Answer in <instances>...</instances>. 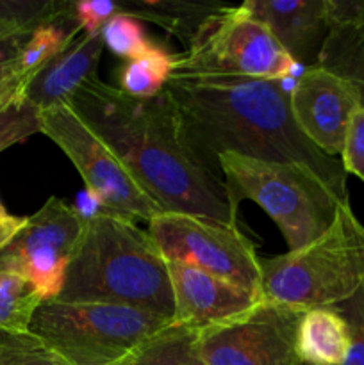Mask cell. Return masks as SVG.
Segmentation results:
<instances>
[{"instance_id": "7", "label": "cell", "mask_w": 364, "mask_h": 365, "mask_svg": "<svg viewBox=\"0 0 364 365\" xmlns=\"http://www.w3.org/2000/svg\"><path fill=\"white\" fill-rule=\"evenodd\" d=\"M305 71L270 29L243 6H225L200 25L188 50L175 56L173 73L241 75L284 81Z\"/></svg>"}, {"instance_id": "32", "label": "cell", "mask_w": 364, "mask_h": 365, "mask_svg": "<svg viewBox=\"0 0 364 365\" xmlns=\"http://www.w3.org/2000/svg\"><path fill=\"white\" fill-rule=\"evenodd\" d=\"M25 223H27V217H18L9 214L4 207L2 200H0V250L9 245L11 239L24 228Z\"/></svg>"}, {"instance_id": "18", "label": "cell", "mask_w": 364, "mask_h": 365, "mask_svg": "<svg viewBox=\"0 0 364 365\" xmlns=\"http://www.w3.org/2000/svg\"><path fill=\"white\" fill-rule=\"evenodd\" d=\"M118 13L159 25L170 34L191 41L200 25L225 7L221 2L189 0H116Z\"/></svg>"}, {"instance_id": "8", "label": "cell", "mask_w": 364, "mask_h": 365, "mask_svg": "<svg viewBox=\"0 0 364 365\" xmlns=\"http://www.w3.org/2000/svg\"><path fill=\"white\" fill-rule=\"evenodd\" d=\"M41 134L52 139L74 163L86 189L103 212L146 223L163 214L139 187L116 153L74 113L68 103L41 110Z\"/></svg>"}, {"instance_id": "17", "label": "cell", "mask_w": 364, "mask_h": 365, "mask_svg": "<svg viewBox=\"0 0 364 365\" xmlns=\"http://www.w3.org/2000/svg\"><path fill=\"white\" fill-rule=\"evenodd\" d=\"M350 349V330L334 307L303 312L296 334V353L307 365H343Z\"/></svg>"}, {"instance_id": "10", "label": "cell", "mask_w": 364, "mask_h": 365, "mask_svg": "<svg viewBox=\"0 0 364 365\" xmlns=\"http://www.w3.org/2000/svg\"><path fill=\"white\" fill-rule=\"evenodd\" d=\"M303 309L263 299L218 327L196 331L207 365H300L296 334Z\"/></svg>"}, {"instance_id": "6", "label": "cell", "mask_w": 364, "mask_h": 365, "mask_svg": "<svg viewBox=\"0 0 364 365\" xmlns=\"http://www.w3.org/2000/svg\"><path fill=\"white\" fill-rule=\"evenodd\" d=\"M171 319L132 307L46 299L31 331L70 365H123Z\"/></svg>"}, {"instance_id": "20", "label": "cell", "mask_w": 364, "mask_h": 365, "mask_svg": "<svg viewBox=\"0 0 364 365\" xmlns=\"http://www.w3.org/2000/svg\"><path fill=\"white\" fill-rule=\"evenodd\" d=\"M175 56L163 46L152 45L136 59H128L118 71L120 89L134 98H153L166 88L168 78L173 73Z\"/></svg>"}, {"instance_id": "13", "label": "cell", "mask_w": 364, "mask_h": 365, "mask_svg": "<svg viewBox=\"0 0 364 365\" xmlns=\"http://www.w3.org/2000/svg\"><path fill=\"white\" fill-rule=\"evenodd\" d=\"M166 264L173 291V327L207 330L248 312L264 299L189 264Z\"/></svg>"}, {"instance_id": "25", "label": "cell", "mask_w": 364, "mask_h": 365, "mask_svg": "<svg viewBox=\"0 0 364 365\" xmlns=\"http://www.w3.org/2000/svg\"><path fill=\"white\" fill-rule=\"evenodd\" d=\"M0 365H70L41 339L29 334L0 331Z\"/></svg>"}, {"instance_id": "21", "label": "cell", "mask_w": 364, "mask_h": 365, "mask_svg": "<svg viewBox=\"0 0 364 365\" xmlns=\"http://www.w3.org/2000/svg\"><path fill=\"white\" fill-rule=\"evenodd\" d=\"M45 302L32 282L21 274L0 271V331L29 334L36 310Z\"/></svg>"}, {"instance_id": "11", "label": "cell", "mask_w": 364, "mask_h": 365, "mask_svg": "<svg viewBox=\"0 0 364 365\" xmlns=\"http://www.w3.org/2000/svg\"><path fill=\"white\" fill-rule=\"evenodd\" d=\"M81 210L57 196L27 217L20 232L0 250V271L21 274L43 298H59L74 250L84 228Z\"/></svg>"}, {"instance_id": "2", "label": "cell", "mask_w": 364, "mask_h": 365, "mask_svg": "<svg viewBox=\"0 0 364 365\" xmlns=\"http://www.w3.org/2000/svg\"><path fill=\"white\" fill-rule=\"evenodd\" d=\"M284 81L171 73L164 91L191 148L216 173L221 153H238L303 164L335 187L346 189L341 159L321 152L296 125Z\"/></svg>"}, {"instance_id": "31", "label": "cell", "mask_w": 364, "mask_h": 365, "mask_svg": "<svg viewBox=\"0 0 364 365\" xmlns=\"http://www.w3.org/2000/svg\"><path fill=\"white\" fill-rule=\"evenodd\" d=\"M31 34H27V32H21V34H0V77H2L6 66L16 56L18 50L24 46V43L27 41Z\"/></svg>"}, {"instance_id": "9", "label": "cell", "mask_w": 364, "mask_h": 365, "mask_svg": "<svg viewBox=\"0 0 364 365\" xmlns=\"http://www.w3.org/2000/svg\"><path fill=\"white\" fill-rule=\"evenodd\" d=\"M148 232L166 262L189 264L264 298L261 259L239 228L191 214H159Z\"/></svg>"}, {"instance_id": "4", "label": "cell", "mask_w": 364, "mask_h": 365, "mask_svg": "<svg viewBox=\"0 0 364 365\" xmlns=\"http://www.w3.org/2000/svg\"><path fill=\"white\" fill-rule=\"evenodd\" d=\"M218 170L231 209L243 200L257 203L278 227L289 252L327 232L339 207L350 205L348 189H339L298 163H275L238 153H221Z\"/></svg>"}, {"instance_id": "30", "label": "cell", "mask_w": 364, "mask_h": 365, "mask_svg": "<svg viewBox=\"0 0 364 365\" xmlns=\"http://www.w3.org/2000/svg\"><path fill=\"white\" fill-rule=\"evenodd\" d=\"M328 20H350L364 36V0H327Z\"/></svg>"}, {"instance_id": "3", "label": "cell", "mask_w": 364, "mask_h": 365, "mask_svg": "<svg viewBox=\"0 0 364 365\" xmlns=\"http://www.w3.org/2000/svg\"><path fill=\"white\" fill-rule=\"evenodd\" d=\"M59 299L114 303L173 319L168 264L157 242L136 221L103 210L86 217Z\"/></svg>"}, {"instance_id": "33", "label": "cell", "mask_w": 364, "mask_h": 365, "mask_svg": "<svg viewBox=\"0 0 364 365\" xmlns=\"http://www.w3.org/2000/svg\"><path fill=\"white\" fill-rule=\"evenodd\" d=\"M300 365H307V364H302V362H300Z\"/></svg>"}, {"instance_id": "27", "label": "cell", "mask_w": 364, "mask_h": 365, "mask_svg": "<svg viewBox=\"0 0 364 365\" xmlns=\"http://www.w3.org/2000/svg\"><path fill=\"white\" fill-rule=\"evenodd\" d=\"M334 309L345 317L350 330V349L343 365H364V285Z\"/></svg>"}, {"instance_id": "29", "label": "cell", "mask_w": 364, "mask_h": 365, "mask_svg": "<svg viewBox=\"0 0 364 365\" xmlns=\"http://www.w3.org/2000/svg\"><path fill=\"white\" fill-rule=\"evenodd\" d=\"M74 13L86 34H100L103 25L118 14V4L114 0H77Z\"/></svg>"}, {"instance_id": "12", "label": "cell", "mask_w": 364, "mask_h": 365, "mask_svg": "<svg viewBox=\"0 0 364 365\" xmlns=\"http://www.w3.org/2000/svg\"><path fill=\"white\" fill-rule=\"evenodd\" d=\"M360 107L357 89L346 78L305 68L291 91V110L302 134L327 155H341L352 114Z\"/></svg>"}, {"instance_id": "5", "label": "cell", "mask_w": 364, "mask_h": 365, "mask_svg": "<svg viewBox=\"0 0 364 365\" xmlns=\"http://www.w3.org/2000/svg\"><path fill=\"white\" fill-rule=\"evenodd\" d=\"M264 299L296 309L335 307L364 285V225L343 205L325 234L303 248L261 259Z\"/></svg>"}, {"instance_id": "23", "label": "cell", "mask_w": 364, "mask_h": 365, "mask_svg": "<svg viewBox=\"0 0 364 365\" xmlns=\"http://www.w3.org/2000/svg\"><path fill=\"white\" fill-rule=\"evenodd\" d=\"M70 0H0V34L34 32L74 13Z\"/></svg>"}, {"instance_id": "24", "label": "cell", "mask_w": 364, "mask_h": 365, "mask_svg": "<svg viewBox=\"0 0 364 365\" xmlns=\"http://www.w3.org/2000/svg\"><path fill=\"white\" fill-rule=\"evenodd\" d=\"M103 45L120 59H136L146 50L152 48L143 29L141 21L128 14L118 13L102 27Z\"/></svg>"}, {"instance_id": "26", "label": "cell", "mask_w": 364, "mask_h": 365, "mask_svg": "<svg viewBox=\"0 0 364 365\" xmlns=\"http://www.w3.org/2000/svg\"><path fill=\"white\" fill-rule=\"evenodd\" d=\"M41 132V113L29 102L0 107V152Z\"/></svg>"}, {"instance_id": "15", "label": "cell", "mask_w": 364, "mask_h": 365, "mask_svg": "<svg viewBox=\"0 0 364 365\" xmlns=\"http://www.w3.org/2000/svg\"><path fill=\"white\" fill-rule=\"evenodd\" d=\"M102 34H75L45 66L39 70L25 93V102L41 110L63 106L74 93L91 78L98 77L100 57L103 52Z\"/></svg>"}, {"instance_id": "19", "label": "cell", "mask_w": 364, "mask_h": 365, "mask_svg": "<svg viewBox=\"0 0 364 365\" xmlns=\"http://www.w3.org/2000/svg\"><path fill=\"white\" fill-rule=\"evenodd\" d=\"M318 66L346 78L357 89L364 107V36L353 21L328 20Z\"/></svg>"}, {"instance_id": "28", "label": "cell", "mask_w": 364, "mask_h": 365, "mask_svg": "<svg viewBox=\"0 0 364 365\" xmlns=\"http://www.w3.org/2000/svg\"><path fill=\"white\" fill-rule=\"evenodd\" d=\"M341 163L346 175L352 173L364 180V107H357L346 128L341 150Z\"/></svg>"}, {"instance_id": "16", "label": "cell", "mask_w": 364, "mask_h": 365, "mask_svg": "<svg viewBox=\"0 0 364 365\" xmlns=\"http://www.w3.org/2000/svg\"><path fill=\"white\" fill-rule=\"evenodd\" d=\"M82 29L75 13L36 29L0 77V107L25 102V93L43 66Z\"/></svg>"}, {"instance_id": "1", "label": "cell", "mask_w": 364, "mask_h": 365, "mask_svg": "<svg viewBox=\"0 0 364 365\" xmlns=\"http://www.w3.org/2000/svg\"><path fill=\"white\" fill-rule=\"evenodd\" d=\"M68 106L116 153L163 214H191L239 228L223 178L191 148L166 91L134 98L95 77Z\"/></svg>"}, {"instance_id": "14", "label": "cell", "mask_w": 364, "mask_h": 365, "mask_svg": "<svg viewBox=\"0 0 364 365\" xmlns=\"http://www.w3.org/2000/svg\"><path fill=\"white\" fill-rule=\"evenodd\" d=\"M241 6L270 29L293 61L318 66L328 34L327 0H246Z\"/></svg>"}, {"instance_id": "22", "label": "cell", "mask_w": 364, "mask_h": 365, "mask_svg": "<svg viewBox=\"0 0 364 365\" xmlns=\"http://www.w3.org/2000/svg\"><path fill=\"white\" fill-rule=\"evenodd\" d=\"M123 365H207L196 346V331L170 324Z\"/></svg>"}]
</instances>
